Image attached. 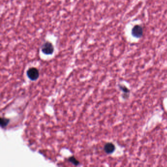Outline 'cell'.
Returning a JSON list of instances; mask_svg holds the SVG:
<instances>
[{
	"label": "cell",
	"instance_id": "1",
	"mask_svg": "<svg viewBox=\"0 0 167 167\" xmlns=\"http://www.w3.org/2000/svg\"><path fill=\"white\" fill-rule=\"evenodd\" d=\"M54 47L53 44L49 41H46L41 47V51L46 55H51L54 52Z\"/></svg>",
	"mask_w": 167,
	"mask_h": 167
},
{
	"label": "cell",
	"instance_id": "2",
	"mask_svg": "<svg viewBox=\"0 0 167 167\" xmlns=\"http://www.w3.org/2000/svg\"><path fill=\"white\" fill-rule=\"evenodd\" d=\"M27 75L31 80H36L39 77V73L37 69L33 67L27 70Z\"/></svg>",
	"mask_w": 167,
	"mask_h": 167
},
{
	"label": "cell",
	"instance_id": "3",
	"mask_svg": "<svg viewBox=\"0 0 167 167\" xmlns=\"http://www.w3.org/2000/svg\"><path fill=\"white\" fill-rule=\"evenodd\" d=\"M131 34L134 37L136 38L141 37L143 34V29L140 25H135L133 27L132 31Z\"/></svg>",
	"mask_w": 167,
	"mask_h": 167
},
{
	"label": "cell",
	"instance_id": "4",
	"mask_svg": "<svg viewBox=\"0 0 167 167\" xmlns=\"http://www.w3.org/2000/svg\"><path fill=\"white\" fill-rule=\"evenodd\" d=\"M104 150L106 154H112L115 150L114 145L112 143H108L106 144L104 147Z\"/></svg>",
	"mask_w": 167,
	"mask_h": 167
},
{
	"label": "cell",
	"instance_id": "5",
	"mask_svg": "<svg viewBox=\"0 0 167 167\" xmlns=\"http://www.w3.org/2000/svg\"><path fill=\"white\" fill-rule=\"evenodd\" d=\"M1 126L2 128H5L8 125L9 122V120L7 118H1Z\"/></svg>",
	"mask_w": 167,
	"mask_h": 167
},
{
	"label": "cell",
	"instance_id": "6",
	"mask_svg": "<svg viewBox=\"0 0 167 167\" xmlns=\"http://www.w3.org/2000/svg\"><path fill=\"white\" fill-rule=\"evenodd\" d=\"M68 160L69 161V162L72 163V164H73L75 166H77L79 164V161L77 160L75 157H73V156L70 157L69 158Z\"/></svg>",
	"mask_w": 167,
	"mask_h": 167
},
{
	"label": "cell",
	"instance_id": "7",
	"mask_svg": "<svg viewBox=\"0 0 167 167\" xmlns=\"http://www.w3.org/2000/svg\"><path fill=\"white\" fill-rule=\"evenodd\" d=\"M120 88L123 91V92H125V93H129L130 92V91L126 87H125V86H121L120 85Z\"/></svg>",
	"mask_w": 167,
	"mask_h": 167
}]
</instances>
